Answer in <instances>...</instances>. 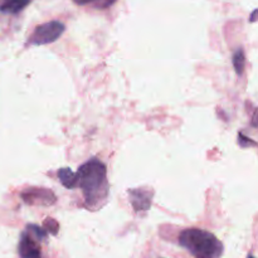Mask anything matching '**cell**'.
<instances>
[{
	"instance_id": "obj_11",
	"label": "cell",
	"mask_w": 258,
	"mask_h": 258,
	"mask_svg": "<svg viewBox=\"0 0 258 258\" xmlns=\"http://www.w3.org/2000/svg\"><path fill=\"white\" fill-rule=\"evenodd\" d=\"M27 232L28 233L32 234V236L34 237L38 242L43 241V239L47 238V233H48L44 228H40V227L34 226V224H29V226L27 227Z\"/></svg>"
},
{
	"instance_id": "obj_7",
	"label": "cell",
	"mask_w": 258,
	"mask_h": 258,
	"mask_svg": "<svg viewBox=\"0 0 258 258\" xmlns=\"http://www.w3.org/2000/svg\"><path fill=\"white\" fill-rule=\"evenodd\" d=\"M32 0H3L0 4V12L17 14L29 5Z\"/></svg>"
},
{
	"instance_id": "obj_14",
	"label": "cell",
	"mask_w": 258,
	"mask_h": 258,
	"mask_svg": "<svg viewBox=\"0 0 258 258\" xmlns=\"http://www.w3.org/2000/svg\"><path fill=\"white\" fill-rule=\"evenodd\" d=\"M248 258H254L253 256H248Z\"/></svg>"
},
{
	"instance_id": "obj_6",
	"label": "cell",
	"mask_w": 258,
	"mask_h": 258,
	"mask_svg": "<svg viewBox=\"0 0 258 258\" xmlns=\"http://www.w3.org/2000/svg\"><path fill=\"white\" fill-rule=\"evenodd\" d=\"M133 203L134 209L136 212L148 211L150 208L151 198H153V191L149 189H135V190L128 191Z\"/></svg>"
},
{
	"instance_id": "obj_5",
	"label": "cell",
	"mask_w": 258,
	"mask_h": 258,
	"mask_svg": "<svg viewBox=\"0 0 258 258\" xmlns=\"http://www.w3.org/2000/svg\"><path fill=\"white\" fill-rule=\"evenodd\" d=\"M19 256L20 258H40L42 252L38 241H35L34 237L27 231L22 234V238L19 242Z\"/></svg>"
},
{
	"instance_id": "obj_8",
	"label": "cell",
	"mask_w": 258,
	"mask_h": 258,
	"mask_svg": "<svg viewBox=\"0 0 258 258\" xmlns=\"http://www.w3.org/2000/svg\"><path fill=\"white\" fill-rule=\"evenodd\" d=\"M58 178L60 184L67 189H75L77 186V174L73 173L72 169L62 168L58 170Z\"/></svg>"
},
{
	"instance_id": "obj_12",
	"label": "cell",
	"mask_w": 258,
	"mask_h": 258,
	"mask_svg": "<svg viewBox=\"0 0 258 258\" xmlns=\"http://www.w3.org/2000/svg\"><path fill=\"white\" fill-rule=\"evenodd\" d=\"M44 228L45 231L49 232V233H52L53 236H55V234L58 233V223L54 221V219L52 218H48L44 221Z\"/></svg>"
},
{
	"instance_id": "obj_10",
	"label": "cell",
	"mask_w": 258,
	"mask_h": 258,
	"mask_svg": "<svg viewBox=\"0 0 258 258\" xmlns=\"http://www.w3.org/2000/svg\"><path fill=\"white\" fill-rule=\"evenodd\" d=\"M78 5H93L97 9H106L115 4L116 0H73Z\"/></svg>"
},
{
	"instance_id": "obj_2",
	"label": "cell",
	"mask_w": 258,
	"mask_h": 258,
	"mask_svg": "<svg viewBox=\"0 0 258 258\" xmlns=\"http://www.w3.org/2000/svg\"><path fill=\"white\" fill-rule=\"evenodd\" d=\"M179 243L194 258H221L224 251L222 242L213 233L198 228L181 232Z\"/></svg>"
},
{
	"instance_id": "obj_3",
	"label": "cell",
	"mask_w": 258,
	"mask_h": 258,
	"mask_svg": "<svg viewBox=\"0 0 258 258\" xmlns=\"http://www.w3.org/2000/svg\"><path fill=\"white\" fill-rule=\"evenodd\" d=\"M64 30L66 25L58 20H52V22L40 24L35 28L33 34L30 35L29 44H49V43L55 42L64 33Z\"/></svg>"
},
{
	"instance_id": "obj_9",
	"label": "cell",
	"mask_w": 258,
	"mask_h": 258,
	"mask_svg": "<svg viewBox=\"0 0 258 258\" xmlns=\"http://www.w3.org/2000/svg\"><path fill=\"white\" fill-rule=\"evenodd\" d=\"M233 66L236 73L238 76H241L244 71V66H246V55H244L243 49H237L233 54Z\"/></svg>"
},
{
	"instance_id": "obj_4",
	"label": "cell",
	"mask_w": 258,
	"mask_h": 258,
	"mask_svg": "<svg viewBox=\"0 0 258 258\" xmlns=\"http://www.w3.org/2000/svg\"><path fill=\"white\" fill-rule=\"evenodd\" d=\"M23 201L29 206H52L55 196L48 188H28L22 193Z\"/></svg>"
},
{
	"instance_id": "obj_1",
	"label": "cell",
	"mask_w": 258,
	"mask_h": 258,
	"mask_svg": "<svg viewBox=\"0 0 258 258\" xmlns=\"http://www.w3.org/2000/svg\"><path fill=\"white\" fill-rule=\"evenodd\" d=\"M77 185H80L82 190L86 207L91 211H98L108 197L107 170L105 164L96 158L83 164L77 173Z\"/></svg>"
},
{
	"instance_id": "obj_13",
	"label": "cell",
	"mask_w": 258,
	"mask_h": 258,
	"mask_svg": "<svg viewBox=\"0 0 258 258\" xmlns=\"http://www.w3.org/2000/svg\"><path fill=\"white\" fill-rule=\"evenodd\" d=\"M256 14H257V10H254L253 14H252V19H251V22H254V20H256Z\"/></svg>"
}]
</instances>
